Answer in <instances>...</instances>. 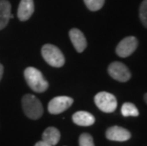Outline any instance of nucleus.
<instances>
[{
    "label": "nucleus",
    "mask_w": 147,
    "mask_h": 146,
    "mask_svg": "<svg viewBox=\"0 0 147 146\" xmlns=\"http://www.w3.org/2000/svg\"><path fill=\"white\" fill-rule=\"evenodd\" d=\"M24 77L28 85L34 92L37 93L45 92L49 87V83L44 78L42 72L35 67H27L24 71Z\"/></svg>",
    "instance_id": "nucleus-1"
},
{
    "label": "nucleus",
    "mask_w": 147,
    "mask_h": 146,
    "mask_svg": "<svg viewBox=\"0 0 147 146\" xmlns=\"http://www.w3.org/2000/svg\"><path fill=\"white\" fill-rule=\"evenodd\" d=\"M22 108L25 115L32 120H37L44 113L43 105L34 95L26 94L22 98Z\"/></svg>",
    "instance_id": "nucleus-2"
},
{
    "label": "nucleus",
    "mask_w": 147,
    "mask_h": 146,
    "mask_svg": "<svg viewBox=\"0 0 147 146\" xmlns=\"http://www.w3.org/2000/svg\"><path fill=\"white\" fill-rule=\"evenodd\" d=\"M42 56L49 66L53 67H61L65 65V59L64 54L57 46L51 44L43 46L41 50Z\"/></svg>",
    "instance_id": "nucleus-3"
},
{
    "label": "nucleus",
    "mask_w": 147,
    "mask_h": 146,
    "mask_svg": "<svg viewBox=\"0 0 147 146\" xmlns=\"http://www.w3.org/2000/svg\"><path fill=\"white\" fill-rule=\"evenodd\" d=\"M94 102L97 107L105 113H112L117 108L118 102L116 97L109 92L102 91L95 95Z\"/></svg>",
    "instance_id": "nucleus-4"
},
{
    "label": "nucleus",
    "mask_w": 147,
    "mask_h": 146,
    "mask_svg": "<svg viewBox=\"0 0 147 146\" xmlns=\"http://www.w3.org/2000/svg\"><path fill=\"white\" fill-rule=\"evenodd\" d=\"M108 74L111 78L121 83H125L131 79V72L125 65L121 62H113L108 66Z\"/></svg>",
    "instance_id": "nucleus-5"
},
{
    "label": "nucleus",
    "mask_w": 147,
    "mask_h": 146,
    "mask_svg": "<svg viewBox=\"0 0 147 146\" xmlns=\"http://www.w3.org/2000/svg\"><path fill=\"white\" fill-rule=\"evenodd\" d=\"M139 46V41L135 36H127L119 43L116 48V53L119 57L126 58L132 55Z\"/></svg>",
    "instance_id": "nucleus-6"
},
{
    "label": "nucleus",
    "mask_w": 147,
    "mask_h": 146,
    "mask_svg": "<svg viewBox=\"0 0 147 146\" xmlns=\"http://www.w3.org/2000/svg\"><path fill=\"white\" fill-rule=\"evenodd\" d=\"M73 104V99L67 96H58L53 98L49 102L48 110L52 115L63 113L67 108H69Z\"/></svg>",
    "instance_id": "nucleus-7"
},
{
    "label": "nucleus",
    "mask_w": 147,
    "mask_h": 146,
    "mask_svg": "<svg viewBox=\"0 0 147 146\" xmlns=\"http://www.w3.org/2000/svg\"><path fill=\"white\" fill-rule=\"evenodd\" d=\"M106 139L112 141H126L131 138V133L121 126H111L105 132Z\"/></svg>",
    "instance_id": "nucleus-8"
},
{
    "label": "nucleus",
    "mask_w": 147,
    "mask_h": 146,
    "mask_svg": "<svg viewBox=\"0 0 147 146\" xmlns=\"http://www.w3.org/2000/svg\"><path fill=\"white\" fill-rule=\"evenodd\" d=\"M69 38L77 52L81 53V52H83L86 48L87 46L86 39L84 37V34L80 30L75 29V28L74 29H71L69 30Z\"/></svg>",
    "instance_id": "nucleus-9"
},
{
    "label": "nucleus",
    "mask_w": 147,
    "mask_h": 146,
    "mask_svg": "<svg viewBox=\"0 0 147 146\" xmlns=\"http://www.w3.org/2000/svg\"><path fill=\"white\" fill-rule=\"evenodd\" d=\"M34 11L33 0H21L18 6L17 16L18 19L22 22L29 20Z\"/></svg>",
    "instance_id": "nucleus-10"
},
{
    "label": "nucleus",
    "mask_w": 147,
    "mask_h": 146,
    "mask_svg": "<svg viewBox=\"0 0 147 146\" xmlns=\"http://www.w3.org/2000/svg\"><path fill=\"white\" fill-rule=\"evenodd\" d=\"M72 120L80 126H90L95 122V118L92 114L86 111H78L72 115Z\"/></svg>",
    "instance_id": "nucleus-11"
},
{
    "label": "nucleus",
    "mask_w": 147,
    "mask_h": 146,
    "mask_svg": "<svg viewBox=\"0 0 147 146\" xmlns=\"http://www.w3.org/2000/svg\"><path fill=\"white\" fill-rule=\"evenodd\" d=\"M11 6L8 0H0V30L5 29L11 17Z\"/></svg>",
    "instance_id": "nucleus-12"
},
{
    "label": "nucleus",
    "mask_w": 147,
    "mask_h": 146,
    "mask_svg": "<svg viewBox=\"0 0 147 146\" xmlns=\"http://www.w3.org/2000/svg\"><path fill=\"white\" fill-rule=\"evenodd\" d=\"M61 134L60 131L55 128V127H48L45 131L43 132L42 135V141H44L49 145L54 146L60 141Z\"/></svg>",
    "instance_id": "nucleus-13"
},
{
    "label": "nucleus",
    "mask_w": 147,
    "mask_h": 146,
    "mask_svg": "<svg viewBox=\"0 0 147 146\" xmlns=\"http://www.w3.org/2000/svg\"><path fill=\"white\" fill-rule=\"evenodd\" d=\"M121 112L123 117H138L140 115L137 106L132 102H124L121 106Z\"/></svg>",
    "instance_id": "nucleus-14"
},
{
    "label": "nucleus",
    "mask_w": 147,
    "mask_h": 146,
    "mask_svg": "<svg viewBox=\"0 0 147 146\" xmlns=\"http://www.w3.org/2000/svg\"><path fill=\"white\" fill-rule=\"evenodd\" d=\"M105 0H84L86 8L92 11H99L104 7Z\"/></svg>",
    "instance_id": "nucleus-15"
},
{
    "label": "nucleus",
    "mask_w": 147,
    "mask_h": 146,
    "mask_svg": "<svg viewBox=\"0 0 147 146\" xmlns=\"http://www.w3.org/2000/svg\"><path fill=\"white\" fill-rule=\"evenodd\" d=\"M139 15L142 25L147 29V0H143L140 4Z\"/></svg>",
    "instance_id": "nucleus-16"
},
{
    "label": "nucleus",
    "mask_w": 147,
    "mask_h": 146,
    "mask_svg": "<svg viewBox=\"0 0 147 146\" xmlns=\"http://www.w3.org/2000/svg\"><path fill=\"white\" fill-rule=\"evenodd\" d=\"M79 146H95L92 136L88 133H83L79 138Z\"/></svg>",
    "instance_id": "nucleus-17"
},
{
    "label": "nucleus",
    "mask_w": 147,
    "mask_h": 146,
    "mask_svg": "<svg viewBox=\"0 0 147 146\" xmlns=\"http://www.w3.org/2000/svg\"><path fill=\"white\" fill-rule=\"evenodd\" d=\"M34 146H51V145H49V143H47V142H45L44 141H40L38 142H36Z\"/></svg>",
    "instance_id": "nucleus-18"
},
{
    "label": "nucleus",
    "mask_w": 147,
    "mask_h": 146,
    "mask_svg": "<svg viewBox=\"0 0 147 146\" xmlns=\"http://www.w3.org/2000/svg\"><path fill=\"white\" fill-rule=\"evenodd\" d=\"M3 72H4V67L1 64H0V81L2 79V76H3Z\"/></svg>",
    "instance_id": "nucleus-19"
},
{
    "label": "nucleus",
    "mask_w": 147,
    "mask_h": 146,
    "mask_svg": "<svg viewBox=\"0 0 147 146\" xmlns=\"http://www.w3.org/2000/svg\"><path fill=\"white\" fill-rule=\"evenodd\" d=\"M144 101H145V102L147 104V93H145V94H144Z\"/></svg>",
    "instance_id": "nucleus-20"
}]
</instances>
